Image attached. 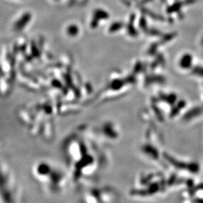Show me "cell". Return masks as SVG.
I'll return each instance as SVG.
<instances>
[{
	"label": "cell",
	"mask_w": 203,
	"mask_h": 203,
	"mask_svg": "<svg viewBox=\"0 0 203 203\" xmlns=\"http://www.w3.org/2000/svg\"><path fill=\"white\" fill-rule=\"evenodd\" d=\"M79 196L80 202H115L119 201L120 195L114 187L109 185L81 186Z\"/></svg>",
	"instance_id": "277c9868"
},
{
	"label": "cell",
	"mask_w": 203,
	"mask_h": 203,
	"mask_svg": "<svg viewBox=\"0 0 203 203\" xmlns=\"http://www.w3.org/2000/svg\"><path fill=\"white\" fill-rule=\"evenodd\" d=\"M31 174L42 189L52 195L63 193L72 183L65 165L48 159H39L34 163Z\"/></svg>",
	"instance_id": "3957f363"
},
{
	"label": "cell",
	"mask_w": 203,
	"mask_h": 203,
	"mask_svg": "<svg viewBox=\"0 0 203 203\" xmlns=\"http://www.w3.org/2000/svg\"><path fill=\"white\" fill-rule=\"evenodd\" d=\"M89 130L92 135L101 144L116 143L121 137V129L117 124L112 120H105L89 127Z\"/></svg>",
	"instance_id": "8992f818"
},
{
	"label": "cell",
	"mask_w": 203,
	"mask_h": 203,
	"mask_svg": "<svg viewBox=\"0 0 203 203\" xmlns=\"http://www.w3.org/2000/svg\"><path fill=\"white\" fill-rule=\"evenodd\" d=\"M50 97L31 105L22 107L19 111V118L25 126H28L33 134L48 139L54 134V118L61 111Z\"/></svg>",
	"instance_id": "7a4b0ae2"
},
{
	"label": "cell",
	"mask_w": 203,
	"mask_h": 203,
	"mask_svg": "<svg viewBox=\"0 0 203 203\" xmlns=\"http://www.w3.org/2000/svg\"><path fill=\"white\" fill-rule=\"evenodd\" d=\"M21 193L13 174L5 163L1 165V202H17L20 201Z\"/></svg>",
	"instance_id": "5b68a950"
},
{
	"label": "cell",
	"mask_w": 203,
	"mask_h": 203,
	"mask_svg": "<svg viewBox=\"0 0 203 203\" xmlns=\"http://www.w3.org/2000/svg\"><path fill=\"white\" fill-rule=\"evenodd\" d=\"M89 126H79L63 140L61 146L64 165L72 183L84 186L97 179L108 167V154Z\"/></svg>",
	"instance_id": "6da1fadb"
}]
</instances>
